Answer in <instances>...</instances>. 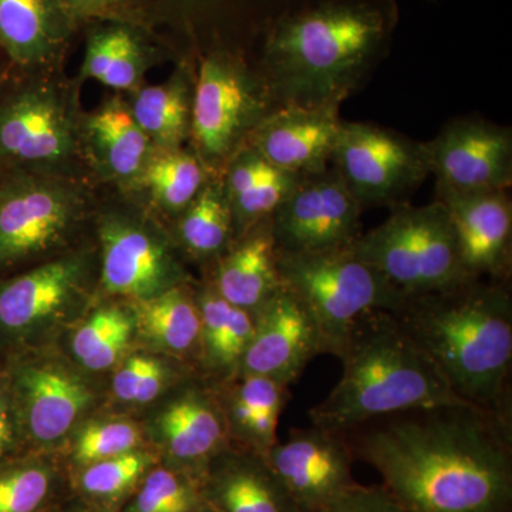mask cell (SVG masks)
I'll return each mask as SVG.
<instances>
[{"label":"cell","mask_w":512,"mask_h":512,"mask_svg":"<svg viewBox=\"0 0 512 512\" xmlns=\"http://www.w3.org/2000/svg\"><path fill=\"white\" fill-rule=\"evenodd\" d=\"M426 413L367 431L353 456L375 468L404 512H507V420L470 409Z\"/></svg>","instance_id":"obj_1"},{"label":"cell","mask_w":512,"mask_h":512,"mask_svg":"<svg viewBox=\"0 0 512 512\" xmlns=\"http://www.w3.org/2000/svg\"><path fill=\"white\" fill-rule=\"evenodd\" d=\"M390 0H329L272 30L264 76L281 104L339 107L359 90L389 45Z\"/></svg>","instance_id":"obj_2"},{"label":"cell","mask_w":512,"mask_h":512,"mask_svg":"<svg viewBox=\"0 0 512 512\" xmlns=\"http://www.w3.org/2000/svg\"><path fill=\"white\" fill-rule=\"evenodd\" d=\"M394 315L458 396L507 420L512 299L505 285L471 279L447 291L410 298Z\"/></svg>","instance_id":"obj_3"},{"label":"cell","mask_w":512,"mask_h":512,"mask_svg":"<svg viewBox=\"0 0 512 512\" xmlns=\"http://www.w3.org/2000/svg\"><path fill=\"white\" fill-rule=\"evenodd\" d=\"M338 357L342 377L309 410L312 426L320 429L342 434L390 414L480 410L451 389L392 312L360 318Z\"/></svg>","instance_id":"obj_4"},{"label":"cell","mask_w":512,"mask_h":512,"mask_svg":"<svg viewBox=\"0 0 512 512\" xmlns=\"http://www.w3.org/2000/svg\"><path fill=\"white\" fill-rule=\"evenodd\" d=\"M282 288L308 311L323 353L338 356L360 318L370 312H397L409 301L352 247L318 252L278 249Z\"/></svg>","instance_id":"obj_5"},{"label":"cell","mask_w":512,"mask_h":512,"mask_svg":"<svg viewBox=\"0 0 512 512\" xmlns=\"http://www.w3.org/2000/svg\"><path fill=\"white\" fill-rule=\"evenodd\" d=\"M352 249L409 299L471 281L446 208L437 200L392 208L390 217L360 235Z\"/></svg>","instance_id":"obj_6"},{"label":"cell","mask_w":512,"mask_h":512,"mask_svg":"<svg viewBox=\"0 0 512 512\" xmlns=\"http://www.w3.org/2000/svg\"><path fill=\"white\" fill-rule=\"evenodd\" d=\"M279 106L264 74L227 52L202 60L192 100L194 151L212 175H221L231 158Z\"/></svg>","instance_id":"obj_7"},{"label":"cell","mask_w":512,"mask_h":512,"mask_svg":"<svg viewBox=\"0 0 512 512\" xmlns=\"http://www.w3.org/2000/svg\"><path fill=\"white\" fill-rule=\"evenodd\" d=\"M330 167L362 210L407 204L430 175L424 143L363 121H342Z\"/></svg>","instance_id":"obj_8"},{"label":"cell","mask_w":512,"mask_h":512,"mask_svg":"<svg viewBox=\"0 0 512 512\" xmlns=\"http://www.w3.org/2000/svg\"><path fill=\"white\" fill-rule=\"evenodd\" d=\"M82 192L50 175H22L0 187V266L59 244L83 212Z\"/></svg>","instance_id":"obj_9"},{"label":"cell","mask_w":512,"mask_h":512,"mask_svg":"<svg viewBox=\"0 0 512 512\" xmlns=\"http://www.w3.org/2000/svg\"><path fill=\"white\" fill-rule=\"evenodd\" d=\"M362 212L332 167L302 175L272 215L276 247L288 252L352 247L362 235Z\"/></svg>","instance_id":"obj_10"},{"label":"cell","mask_w":512,"mask_h":512,"mask_svg":"<svg viewBox=\"0 0 512 512\" xmlns=\"http://www.w3.org/2000/svg\"><path fill=\"white\" fill-rule=\"evenodd\" d=\"M436 191H508L512 184V131L483 117L451 120L424 143Z\"/></svg>","instance_id":"obj_11"},{"label":"cell","mask_w":512,"mask_h":512,"mask_svg":"<svg viewBox=\"0 0 512 512\" xmlns=\"http://www.w3.org/2000/svg\"><path fill=\"white\" fill-rule=\"evenodd\" d=\"M353 457L342 434L312 426L293 430L264 458L296 510L312 512L355 487Z\"/></svg>","instance_id":"obj_12"},{"label":"cell","mask_w":512,"mask_h":512,"mask_svg":"<svg viewBox=\"0 0 512 512\" xmlns=\"http://www.w3.org/2000/svg\"><path fill=\"white\" fill-rule=\"evenodd\" d=\"M79 147L72 113L49 87L23 90L0 104V157L12 163L56 168Z\"/></svg>","instance_id":"obj_13"},{"label":"cell","mask_w":512,"mask_h":512,"mask_svg":"<svg viewBox=\"0 0 512 512\" xmlns=\"http://www.w3.org/2000/svg\"><path fill=\"white\" fill-rule=\"evenodd\" d=\"M322 353V340L311 315L281 286L255 315L254 335L237 375L271 377L291 387L313 357Z\"/></svg>","instance_id":"obj_14"},{"label":"cell","mask_w":512,"mask_h":512,"mask_svg":"<svg viewBox=\"0 0 512 512\" xmlns=\"http://www.w3.org/2000/svg\"><path fill=\"white\" fill-rule=\"evenodd\" d=\"M456 234L464 269L471 279L500 281L511 264L512 204L507 191H436Z\"/></svg>","instance_id":"obj_15"},{"label":"cell","mask_w":512,"mask_h":512,"mask_svg":"<svg viewBox=\"0 0 512 512\" xmlns=\"http://www.w3.org/2000/svg\"><path fill=\"white\" fill-rule=\"evenodd\" d=\"M339 110L281 104L259 124L247 146L286 173H319L332 161L343 121Z\"/></svg>","instance_id":"obj_16"},{"label":"cell","mask_w":512,"mask_h":512,"mask_svg":"<svg viewBox=\"0 0 512 512\" xmlns=\"http://www.w3.org/2000/svg\"><path fill=\"white\" fill-rule=\"evenodd\" d=\"M101 284L138 301L173 288L180 271L163 242L144 225L111 215L101 225Z\"/></svg>","instance_id":"obj_17"},{"label":"cell","mask_w":512,"mask_h":512,"mask_svg":"<svg viewBox=\"0 0 512 512\" xmlns=\"http://www.w3.org/2000/svg\"><path fill=\"white\" fill-rule=\"evenodd\" d=\"M84 264L62 258L10 279L0 286V329L19 335L53 318L82 286Z\"/></svg>","instance_id":"obj_18"},{"label":"cell","mask_w":512,"mask_h":512,"mask_svg":"<svg viewBox=\"0 0 512 512\" xmlns=\"http://www.w3.org/2000/svg\"><path fill=\"white\" fill-rule=\"evenodd\" d=\"M212 288L225 301L256 315L281 289L271 220L231 244L218 258Z\"/></svg>","instance_id":"obj_19"},{"label":"cell","mask_w":512,"mask_h":512,"mask_svg":"<svg viewBox=\"0 0 512 512\" xmlns=\"http://www.w3.org/2000/svg\"><path fill=\"white\" fill-rule=\"evenodd\" d=\"M301 177L279 170L252 147L239 150L221 174L234 221V238L271 220Z\"/></svg>","instance_id":"obj_20"},{"label":"cell","mask_w":512,"mask_h":512,"mask_svg":"<svg viewBox=\"0 0 512 512\" xmlns=\"http://www.w3.org/2000/svg\"><path fill=\"white\" fill-rule=\"evenodd\" d=\"M200 484L211 512H298L262 456L225 457Z\"/></svg>","instance_id":"obj_21"},{"label":"cell","mask_w":512,"mask_h":512,"mask_svg":"<svg viewBox=\"0 0 512 512\" xmlns=\"http://www.w3.org/2000/svg\"><path fill=\"white\" fill-rule=\"evenodd\" d=\"M16 387L30 434L40 443L62 439L92 400L80 380L57 367L25 366Z\"/></svg>","instance_id":"obj_22"},{"label":"cell","mask_w":512,"mask_h":512,"mask_svg":"<svg viewBox=\"0 0 512 512\" xmlns=\"http://www.w3.org/2000/svg\"><path fill=\"white\" fill-rule=\"evenodd\" d=\"M84 141L101 173L120 183H136L153 144L128 107L114 100L104 104L84 123Z\"/></svg>","instance_id":"obj_23"},{"label":"cell","mask_w":512,"mask_h":512,"mask_svg":"<svg viewBox=\"0 0 512 512\" xmlns=\"http://www.w3.org/2000/svg\"><path fill=\"white\" fill-rule=\"evenodd\" d=\"M70 28L56 0H0V47L22 66L49 62Z\"/></svg>","instance_id":"obj_24"},{"label":"cell","mask_w":512,"mask_h":512,"mask_svg":"<svg viewBox=\"0 0 512 512\" xmlns=\"http://www.w3.org/2000/svg\"><path fill=\"white\" fill-rule=\"evenodd\" d=\"M168 453L181 463L205 466L227 440V419L210 397L192 392L170 404L158 420Z\"/></svg>","instance_id":"obj_25"},{"label":"cell","mask_w":512,"mask_h":512,"mask_svg":"<svg viewBox=\"0 0 512 512\" xmlns=\"http://www.w3.org/2000/svg\"><path fill=\"white\" fill-rule=\"evenodd\" d=\"M194 87L187 73L138 90L131 113L157 150L183 148L191 137Z\"/></svg>","instance_id":"obj_26"},{"label":"cell","mask_w":512,"mask_h":512,"mask_svg":"<svg viewBox=\"0 0 512 512\" xmlns=\"http://www.w3.org/2000/svg\"><path fill=\"white\" fill-rule=\"evenodd\" d=\"M202 356L211 369L238 373L242 356L254 335L255 316L225 301L208 286L198 295Z\"/></svg>","instance_id":"obj_27"},{"label":"cell","mask_w":512,"mask_h":512,"mask_svg":"<svg viewBox=\"0 0 512 512\" xmlns=\"http://www.w3.org/2000/svg\"><path fill=\"white\" fill-rule=\"evenodd\" d=\"M147 70L146 47L128 26L97 29L87 40L83 77L114 90H134Z\"/></svg>","instance_id":"obj_28"},{"label":"cell","mask_w":512,"mask_h":512,"mask_svg":"<svg viewBox=\"0 0 512 512\" xmlns=\"http://www.w3.org/2000/svg\"><path fill=\"white\" fill-rule=\"evenodd\" d=\"M212 177L194 150H157L136 183L165 211L183 212Z\"/></svg>","instance_id":"obj_29"},{"label":"cell","mask_w":512,"mask_h":512,"mask_svg":"<svg viewBox=\"0 0 512 512\" xmlns=\"http://www.w3.org/2000/svg\"><path fill=\"white\" fill-rule=\"evenodd\" d=\"M138 325L157 345L184 353L201 345V316L197 299L190 292L173 286L151 298L138 301Z\"/></svg>","instance_id":"obj_30"},{"label":"cell","mask_w":512,"mask_h":512,"mask_svg":"<svg viewBox=\"0 0 512 512\" xmlns=\"http://www.w3.org/2000/svg\"><path fill=\"white\" fill-rule=\"evenodd\" d=\"M180 235L188 251L198 258H220L231 247L234 221L221 175H212L185 208Z\"/></svg>","instance_id":"obj_31"},{"label":"cell","mask_w":512,"mask_h":512,"mask_svg":"<svg viewBox=\"0 0 512 512\" xmlns=\"http://www.w3.org/2000/svg\"><path fill=\"white\" fill-rule=\"evenodd\" d=\"M131 332L133 320L126 312L100 309L74 335V355L87 369H109L127 348Z\"/></svg>","instance_id":"obj_32"},{"label":"cell","mask_w":512,"mask_h":512,"mask_svg":"<svg viewBox=\"0 0 512 512\" xmlns=\"http://www.w3.org/2000/svg\"><path fill=\"white\" fill-rule=\"evenodd\" d=\"M207 508L200 485L168 468L147 474L140 493L124 512H198Z\"/></svg>","instance_id":"obj_33"},{"label":"cell","mask_w":512,"mask_h":512,"mask_svg":"<svg viewBox=\"0 0 512 512\" xmlns=\"http://www.w3.org/2000/svg\"><path fill=\"white\" fill-rule=\"evenodd\" d=\"M151 457L140 451H130L107 460L89 464L80 477L84 493L97 498H116L146 474Z\"/></svg>","instance_id":"obj_34"},{"label":"cell","mask_w":512,"mask_h":512,"mask_svg":"<svg viewBox=\"0 0 512 512\" xmlns=\"http://www.w3.org/2000/svg\"><path fill=\"white\" fill-rule=\"evenodd\" d=\"M140 434L127 421H109L86 427L77 439L74 458L83 466L136 450Z\"/></svg>","instance_id":"obj_35"},{"label":"cell","mask_w":512,"mask_h":512,"mask_svg":"<svg viewBox=\"0 0 512 512\" xmlns=\"http://www.w3.org/2000/svg\"><path fill=\"white\" fill-rule=\"evenodd\" d=\"M52 476L43 467H20L0 474V512H35L46 500Z\"/></svg>","instance_id":"obj_36"},{"label":"cell","mask_w":512,"mask_h":512,"mask_svg":"<svg viewBox=\"0 0 512 512\" xmlns=\"http://www.w3.org/2000/svg\"><path fill=\"white\" fill-rule=\"evenodd\" d=\"M164 382V369L150 357H131L113 379L114 394L123 402L148 403L156 399Z\"/></svg>","instance_id":"obj_37"},{"label":"cell","mask_w":512,"mask_h":512,"mask_svg":"<svg viewBox=\"0 0 512 512\" xmlns=\"http://www.w3.org/2000/svg\"><path fill=\"white\" fill-rule=\"evenodd\" d=\"M312 512H404L383 487L356 484L325 507Z\"/></svg>","instance_id":"obj_38"},{"label":"cell","mask_w":512,"mask_h":512,"mask_svg":"<svg viewBox=\"0 0 512 512\" xmlns=\"http://www.w3.org/2000/svg\"><path fill=\"white\" fill-rule=\"evenodd\" d=\"M70 23L89 19H123L140 0H56Z\"/></svg>","instance_id":"obj_39"},{"label":"cell","mask_w":512,"mask_h":512,"mask_svg":"<svg viewBox=\"0 0 512 512\" xmlns=\"http://www.w3.org/2000/svg\"><path fill=\"white\" fill-rule=\"evenodd\" d=\"M13 420L8 400L5 394L0 392V458L13 446Z\"/></svg>","instance_id":"obj_40"},{"label":"cell","mask_w":512,"mask_h":512,"mask_svg":"<svg viewBox=\"0 0 512 512\" xmlns=\"http://www.w3.org/2000/svg\"><path fill=\"white\" fill-rule=\"evenodd\" d=\"M198 512H211V511L208 510V508H204V510H201V511H198Z\"/></svg>","instance_id":"obj_41"}]
</instances>
